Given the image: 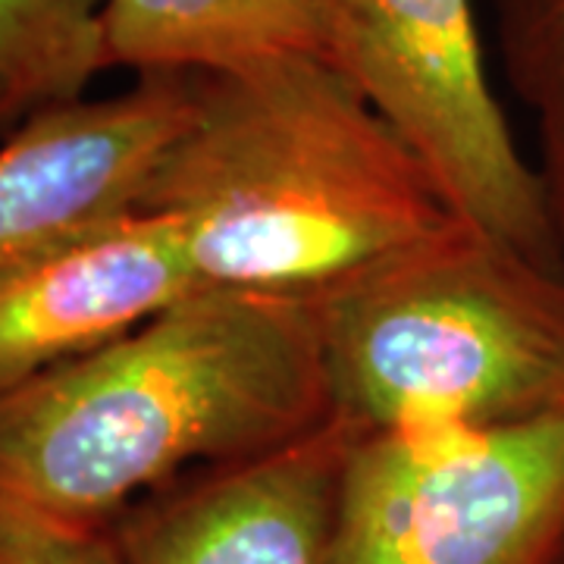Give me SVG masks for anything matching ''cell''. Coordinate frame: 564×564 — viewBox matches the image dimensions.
Wrapping results in <instances>:
<instances>
[{
	"label": "cell",
	"instance_id": "cell-1",
	"mask_svg": "<svg viewBox=\"0 0 564 564\" xmlns=\"http://www.w3.org/2000/svg\"><path fill=\"white\" fill-rule=\"evenodd\" d=\"M329 421L311 304L198 285L0 399V508L104 530L195 467L273 452Z\"/></svg>",
	"mask_w": 564,
	"mask_h": 564
},
{
	"label": "cell",
	"instance_id": "cell-2",
	"mask_svg": "<svg viewBox=\"0 0 564 564\" xmlns=\"http://www.w3.org/2000/svg\"><path fill=\"white\" fill-rule=\"evenodd\" d=\"M188 85L139 207L176 223L202 285L307 302L458 217L333 63L267 57Z\"/></svg>",
	"mask_w": 564,
	"mask_h": 564
},
{
	"label": "cell",
	"instance_id": "cell-3",
	"mask_svg": "<svg viewBox=\"0 0 564 564\" xmlns=\"http://www.w3.org/2000/svg\"><path fill=\"white\" fill-rule=\"evenodd\" d=\"M307 304L333 417L355 436L564 408V273L462 217Z\"/></svg>",
	"mask_w": 564,
	"mask_h": 564
},
{
	"label": "cell",
	"instance_id": "cell-4",
	"mask_svg": "<svg viewBox=\"0 0 564 564\" xmlns=\"http://www.w3.org/2000/svg\"><path fill=\"white\" fill-rule=\"evenodd\" d=\"M564 408L355 436L326 564H562Z\"/></svg>",
	"mask_w": 564,
	"mask_h": 564
},
{
	"label": "cell",
	"instance_id": "cell-5",
	"mask_svg": "<svg viewBox=\"0 0 564 564\" xmlns=\"http://www.w3.org/2000/svg\"><path fill=\"white\" fill-rule=\"evenodd\" d=\"M326 61L430 170L462 220L564 273L543 176L511 135L474 0H321Z\"/></svg>",
	"mask_w": 564,
	"mask_h": 564
},
{
	"label": "cell",
	"instance_id": "cell-6",
	"mask_svg": "<svg viewBox=\"0 0 564 564\" xmlns=\"http://www.w3.org/2000/svg\"><path fill=\"white\" fill-rule=\"evenodd\" d=\"M351 443L333 417L273 452L158 486L113 521L122 564H326Z\"/></svg>",
	"mask_w": 564,
	"mask_h": 564
},
{
	"label": "cell",
	"instance_id": "cell-7",
	"mask_svg": "<svg viewBox=\"0 0 564 564\" xmlns=\"http://www.w3.org/2000/svg\"><path fill=\"white\" fill-rule=\"evenodd\" d=\"M202 282L176 223L126 210L0 267V399L117 343Z\"/></svg>",
	"mask_w": 564,
	"mask_h": 564
},
{
	"label": "cell",
	"instance_id": "cell-8",
	"mask_svg": "<svg viewBox=\"0 0 564 564\" xmlns=\"http://www.w3.org/2000/svg\"><path fill=\"white\" fill-rule=\"evenodd\" d=\"M188 113V73H151L22 122L0 141V267L135 210Z\"/></svg>",
	"mask_w": 564,
	"mask_h": 564
},
{
	"label": "cell",
	"instance_id": "cell-9",
	"mask_svg": "<svg viewBox=\"0 0 564 564\" xmlns=\"http://www.w3.org/2000/svg\"><path fill=\"white\" fill-rule=\"evenodd\" d=\"M289 54L326 61L321 0H110L104 10V69L210 73Z\"/></svg>",
	"mask_w": 564,
	"mask_h": 564
},
{
	"label": "cell",
	"instance_id": "cell-10",
	"mask_svg": "<svg viewBox=\"0 0 564 564\" xmlns=\"http://www.w3.org/2000/svg\"><path fill=\"white\" fill-rule=\"evenodd\" d=\"M110 0H0V141L104 73Z\"/></svg>",
	"mask_w": 564,
	"mask_h": 564
},
{
	"label": "cell",
	"instance_id": "cell-11",
	"mask_svg": "<svg viewBox=\"0 0 564 564\" xmlns=\"http://www.w3.org/2000/svg\"><path fill=\"white\" fill-rule=\"evenodd\" d=\"M489 3L505 79L536 122V170L564 239V0Z\"/></svg>",
	"mask_w": 564,
	"mask_h": 564
},
{
	"label": "cell",
	"instance_id": "cell-12",
	"mask_svg": "<svg viewBox=\"0 0 564 564\" xmlns=\"http://www.w3.org/2000/svg\"><path fill=\"white\" fill-rule=\"evenodd\" d=\"M0 564H122L113 527L76 530L0 508Z\"/></svg>",
	"mask_w": 564,
	"mask_h": 564
},
{
	"label": "cell",
	"instance_id": "cell-13",
	"mask_svg": "<svg viewBox=\"0 0 564 564\" xmlns=\"http://www.w3.org/2000/svg\"><path fill=\"white\" fill-rule=\"evenodd\" d=\"M562 564H564V555H562Z\"/></svg>",
	"mask_w": 564,
	"mask_h": 564
}]
</instances>
